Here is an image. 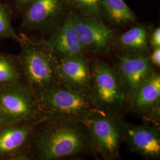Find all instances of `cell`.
Listing matches in <instances>:
<instances>
[{
    "instance_id": "6da1fadb",
    "label": "cell",
    "mask_w": 160,
    "mask_h": 160,
    "mask_svg": "<svg viewBox=\"0 0 160 160\" xmlns=\"http://www.w3.org/2000/svg\"><path fill=\"white\" fill-rule=\"evenodd\" d=\"M34 132L36 154L44 160H58L92 151L90 138L82 123L45 118Z\"/></svg>"
},
{
    "instance_id": "7a4b0ae2",
    "label": "cell",
    "mask_w": 160,
    "mask_h": 160,
    "mask_svg": "<svg viewBox=\"0 0 160 160\" xmlns=\"http://www.w3.org/2000/svg\"><path fill=\"white\" fill-rule=\"evenodd\" d=\"M45 118L82 123L100 110L94 104L89 92L58 86L36 96Z\"/></svg>"
},
{
    "instance_id": "3957f363",
    "label": "cell",
    "mask_w": 160,
    "mask_h": 160,
    "mask_svg": "<svg viewBox=\"0 0 160 160\" xmlns=\"http://www.w3.org/2000/svg\"><path fill=\"white\" fill-rule=\"evenodd\" d=\"M82 123L90 138L92 152L104 160L119 158L127 125L119 112L99 110Z\"/></svg>"
},
{
    "instance_id": "277c9868",
    "label": "cell",
    "mask_w": 160,
    "mask_h": 160,
    "mask_svg": "<svg viewBox=\"0 0 160 160\" xmlns=\"http://www.w3.org/2000/svg\"><path fill=\"white\" fill-rule=\"evenodd\" d=\"M24 74L29 88L36 96L60 86L58 75V61L47 46L28 44L21 58Z\"/></svg>"
},
{
    "instance_id": "5b68a950",
    "label": "cell",
    "mask_w": 160,
    "mask_h": 160,
    "mask_svg": "<svg viewBox=\"0 0 160 160\" xmlns=\"http://www.w3.org/2000/svg\"><path fill=\"white\" fill-rule=\"evenodd\" d=\"M0 114L3 122L10 124L37 123L45 118L36 96L18 81L0 85Z\"/></svg>"
},
{
    "instance_id": "8992f818",
    "label": "cell",
    "mask_w": 160,
    "mask_h": 160,
    "mask_svg": "<svg viewBox=\"0 0 160 160\" xmlns=\"http://www.w3.org/2000/svg\"><path fill=\"white\" fill-rule=\"evenodd\" d=\"M91 66L89 94L94 104L104 112H118L128 99L117 80L114 69L108 63L95 59Z\"/></svg>"
},
{
    "instance_id": "52a82bcc",
    "label": "cell",
    "mask_w": 160,
    "mask_h": 160,
    "mask_svg": "<svg viewBox=\"0 0 160 160\" xmlns=\"http://www.w3.org/2000/svg\"><path fill=\"white\" fill-rule=\"evenodd\" d=\"M80 43L85 52L102 54L109 51L114 43V33L97 17L72 14Z\"/></svg>"
},
{
    "instance_id": "ba28073f",
    "label": "cell",
    "mask_w": 160,
    "mask_h": 160,
    "mask_svg": "<svg viewBox=\"0 0 160 160\" xmlns=\"http://www.w3.org/2000/svg\"><path fill=\"white\" fill-rule=\"evenodd\" d=\"M149 57L138 53H125L119 57L115 74L120 88L129 99L154 72Z\"/></svg>"
},
{
    "instance_id": "9c48e42d",
    "label": "cell",
    "mask_w": 160,
    "mask_h": 160,
    "mask_svg": "<svg viewBox=\"0 0 160 160\" xmlns=\"http://www.w3.org/2000/svg\"><path fill=\"white\" fill-rule=\"evenodd\" d=\"M58 61V75L60 86L79 92H89L91 66L85 55Z\"/></svg>"
},
{
    "instance_id": "30bf717a",
    "label": "cell",
    "mask_w": 160,
    "mask_h": 160,
    "mask_svg": "<svg viewBox=\"0 0 160 160\" xmlns=\"http://www.w3.org/2000/svg\"><path fill=\"white\" fill-rule=\"evenodd\" d=\"M124 141L133 152L145 158L158 160L160 158V132L157 126L142 123H127Z\"/></svg>"
},
{
    "instance_id": "8fae6325",
    "label": "cell",
    "mask_w": 160,
    "mask_h": 160,
    "mask_svg": "<svg viewBox=\"0 0 160 160\" xmlns=\"http://www.w3.org/2000/svg\"><path fill=\"white\" fill-rule=\"evenodd\" d=\"M46 46L57 60L85 55L75 29L72 13L67 16L63 25L52 34Z\"/></svg>"
},
{
    "instance_id": "7c38bea8",
    "label": "cell",
    "mask_w": 160,
    "mask_h": 160,
    "mask_svg": "<svg viewBox=\"0 0 160 160\" xmlns=\"http://www.w3.org/2000/svg\"><path fill=\"white\" fill-rule=\"evenodd\" d=\"M132 110L144 117L160 116V76L151 75L129 98Z\"/></svg>"
},
{
    "instance_id": "4fadbf2b",
    "label": "cell",
    "mask_w": 160,
    "mask_h": 160,
    "mask_svg": "<svg viewBox=\"0 0 160 160\" xmlns=\"http://www.w3.org/2000/svg\"><path fill=\"white\" fill-rule=\"evenodd\" d=\"M37 123H22L20 125L16 123V125L7 126L0 130V155L24 147L33 133V125Z\"/></svg>"
},
{
    "instance_id": "5bb4252c",
    "label": "cell",
    "mask_w": 160,
    "mask_h": 160,
    "mask_svg": "<svg viewBox=\"0 0 160 160\" xmlns=\"http://www.w3.org/2000/svg\"><path fill=\"white\" fill-rule=\"evenodd\" d=\"M26 12L24 25L36 28L44 24L62 10L63 0H34Z\"/></svg>"
},
{
    "instance_id": "9a60e30c",
    "label": "cell",
    "mask_w": 160,
    "mask_h": 160,
    "mask_svg": "<svg viewBox=\"0 0 160 160\" xmlns=\"http://www.w3.org/2000/svg\"><path fill=\"white\" fill-rule=\"evenodd\" d=\"M120 47L126 53L144 54L148 49L149 40L147 29L137 26L120 35L118 39Z\"/></svg>"
},
{
    "instance_id": "2e32d148",
    "label": "cell",
    "mask_w": 160,
    "mask_h": 160,
    "mask_svg": "<svg viewBox=\"0 0 160 160\" xmlns=\"http://www.w3.org/2000/svg\"><path fill=\"white\" fill-rule=\"evenodd\" d=\"M101 10L112 23L124 24L135 21V17L123 0H102Z\"/></svg>"
},
{
    "instance_id": "e0dca14e",
    "label": "cell",
    "mask_w": 160,
    "mask_h": 160,
    "mask_svg": "<svg viewBox=\"0 0 160 160\" xmlns=\"http://www.w3.org/2000/svg\"><path fill=\"white\" fill-rule=\"evenodd\" d=\"M63 1L84 16L97 17L101 10L102 0H63Z\"/></svg>"
},
{
    "instance_id": "ac0fdd59",
    "label": "cell",
    "mask_w": 160,
    "mask_h": 160,
    "mask_svg": "<svg viewBox=\"0 0 160 160\" xmlns=\"http://www.w3.org/2000/svg\"><path fill=\"white\" fill-rule=\"evenodd\" d=\"M19 78L18 71L12 61L5 58H0V85L17 82Z\"/></svg>"
},
{
    "instance_id": "d6986e66",
    "label": "cell",
    "mask_w": 160,
    "mask_h": 160,
    "mask_svg": "<svg viewBox=\"0 0 160 160\" xmlns=\"http://www.w3.org/2000/svg\"><path fill=\"white\" fill-rule=\"evenodd\" d=\"M0 38H12L19 40L11 26L6 11L1 7H0Z\"/></svg>"
},
{
    "instance_id": "ffe728a7",
    "label": "cell",
    "mask_w": 160,
    "mask_h": 160,
    "mask_svg": "<svg viewBox=\"0 0 160 160\" xmlns=\"http://www.w3.org/2000/svg\"><path fill=\"white\" fill-rule=\"evenodd\" d=\"M149 58L154 67H160V47L155 48L154 50L151 53Z\"/></svg>"
},
{
    "instance_id": "44dd1931",
    "label": "cell",
    "mask_w": 160,
    "mask_h": 160,
    "mask_svg": "<svg viewBox=\"0 0 160 160\" xmlns=\"http://www.w3.org/2000/svg\"><path fill=\"white\" fill-rule=\"evenodd\" d=\"M149 43L151 46L154 48L160 47V29L158 28L155 30L153 33L151 34Z\"/></svg>"
},
{
    "instance_id": "7402d4cb",
    "label": "cell",
    "mask_w": 160,
    "mask_h": 160,
    "mask_svg": "<svg viewBox=\"0 0 160 160\" xmlns=\"http://www.w3.org/2000/svg\"><path fill=\"white\" fill-rule=\"evenodd\" d=\"M21 2H22L23 3H28V2H32L34 0H20Z\"/></svg>"
},
{
    "instance_id": "603a6c76",
    "label": "cell",
    "mask_w": 160,
    "mask_h": 160,
    "mask_svg": "<svg viewBox=\"0 0 160 160\" xmlns=\"http://www.w3.org/2000/svg\"><path fill=\"white\" fill-rule=\"evenodd\" d=\"M2 122H3V121H2V118H1V114H0V123H1Z\"/></svg>"
}]
</instances>
